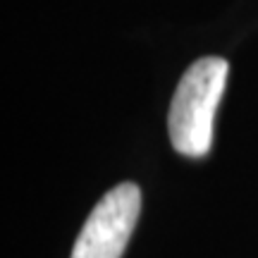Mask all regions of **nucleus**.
<instances>
[{"mask_svg":"<svg viewBox=\"0 0 258 258\" xmlns=\"http://www.w3.org/2000/svg\"><path fill=\"white\" fill-rule=\"evenodd\" d=\"M227 82V62L222 57H201L184 72L170 103L167 129L177 153L203 158L213 144L215 110Z\"/></svg>","mask_w":258,"mask_h":258,"instance_id":"nucleus-1","label":"nucleus"},{"mask_svg":"<svg viewBox=\"0 0 258 258\" xmlns=\"http://www.w3.org/2000/svg\"><path fill=\"white\" fill-rule=\"evenodd\" d=\"M141 211V191L122 182L96 203L74 241L72 258H120Z\"/></svg>","mask_w":258,"mask_h":258,"instance_id":"nucleus-2","label":"nucleus"}]
</instances>
